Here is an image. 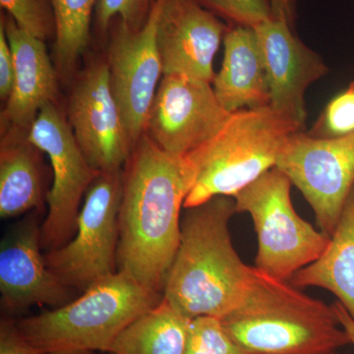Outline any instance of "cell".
Wrapping results in <instances>:
<instances>
[{"instance_id":"obj_1","label":"cell","mask_w":354,"mask_h":354,"mask_svg":"<svg viewBox=\"0 0 354 354\" xmlns=\"http://www.w3.org/2000/svg\"><path fill=\"white\" fill-rule=\"evenodd\" d=\"M122 178L118 272L164 297L180 244V209L194 184V169L187 156L165 152L144 133Z\"/></svg>"},{"instance_id":"obj_2","label":"cell","mask_w":354,"mask_h":354,"mask_svg":"<svg viewBox=\"0 0 354 354\" xmlns=\"http://www.w3.org/2000/svg\"><path fill=\"white\" fill-rule=\"evenodd\" d=\"M186 209L164 298L188 318L221 319L241 304L254 272L239 258L228 230L235 200L216 196Z\"/></svg>"},{"instance_id":"obj_3","label":"cell","mask_w":354,"mask_h":354,"mask_svg":"<svg viewBox=\"0 0 354 354\" xmlns=\"http://www.w3.org/2000/svg\"><path fill=\"white\" fill-rule=\"evenodd\" d=\"M221 321L249 354H321L351 344L333 305L256 267L241 304Z\"/></svg>"},{"instance_id":"obj_4","label":"cell","mask_w":354,"mask_h":354,"mask_svg":"<svg viewBox=\"0 0 354 354\" xmlns=\"http://www.w3.org/2000/svg\"><path fill=\"white\" fill-rule=\"evenodd\" d=\"M304 131L271 106L230 113L215 136L188 153L195 172L184 208L216 196L235 197L278 164L291 135Z\"/></svg>"},{"instance_id":"obj_5","label":"cell","mask_w":354,"mask_h":354,"mask_svg":"<svg viewBox=\"0 0 354 354\" xmlns=\"http://www.w3.org/2000/svg\"><path fill=\"white\" fill-rule=\"evenodd\" d=\"M162 297L116 272L64 306L16 322L28 341L46 353H109L120 333Z\"/></svg>"},{"instance_id":"obj_6","label":"cell","mask_w":354,"mask_h":354,"mask_svg":"<svg viewBox=\"0 0 354 354\" xmlns=\"http://www.w3.org/2000/svg\"><path fill=\"white\" fill-rule=\"evenodd\" d=\"M291 185L290 178L274 167L234 197L236 213L249 214L257 234L255 267L288 281L315 262L330 241V236L298 216Z\"/></svg>"},{"instance_id":"obj_7","label":"cell","mask_w":354,"mask_h":354,"mask_svg":"<svg viewBox=\"0 0 354 354\" xmlns=\"http://www.w3.org/2000/svg\"><path fill=\"white\" fill-rule=\"evenodd\" d=\"M122 169L101 172L88 188L71 241L44 255L62 283L85 291L118 272Z\"/></svg>"},{"instance_id":"obj_8","label":"cell","mask_w":354,"mask_h":354,"mask_svg":"<svg viewBox=\"0 0 354 354\" xmlns=\"http://www.w3.org/2000/svg\"><path fill=\"white\" fill-rule=\"evenodd\" d=\"M28 139L50 158L53 181L46 194L48 213L41 225V247L51 251L71 241L84 195L101 172L88 164L73 130L55 102L46 104Z\"/></svg>"},{"instance_id":"obj_9","label":"cell","mask_w":354,"mask_h":354,"mask_svg":"<svg viewBox=\"0 0 354 354\" xmlns=\"http://www.w3.org/2000/svg\"><path fill=\"white\" fill-rule=\"evenodd\" d=\"M276 167L309 203L321 232L332 236L354 188V134L318 139L295 133Z\"/></svg>"},{"instance_id":"obj_10","label":"cell","mask_w":354,"mask_h":354,"mask_svg":"<svg viewBox=\"0 0 354 354\" xmlns=\"http://www.w3.org/2000/svg\"><path fill=\"white\" fill-rule=\"evenodd\" d=\"M164 0H155L141 29L118 19L109 46L111 92L133 145L145 133L147 120L162 73L157 48L158 15Z\"/></svg>"},{"instance_id":"obj_11","label":"cell","mask_w":354,"mask_h":354,"mask_svg":"<svg viewBox=\"0 0 354 354\" xmlns=\"http://www.w3.org/2000/svg\"><path fill=\"white\" fill-rule=\"evenodd\" d=\"M230 115L213 84L183 75H164L149 113L145 134L165 152L188 155L215 136Z\"/></svg>"},{"instance_id":"obj_12","label":"cell","mask_w":354,"mask_h":354,"mask_svg":"<svg viewBox=\"0 0 354 354\" xmlns=\"http://www.w3.org/2000/svg\"><path fill=\"white\" fill-rule=\"evenodd\" d=\"M74 136L97 172L121 171L134 150L111 92L108 62L97 60L76 79L68 104Z\"/></svg>"},{"instance_id":"obj_13","label":"cell","mask_w":354,"mask_h":354,"mask_svg":"<svg viewBox=\"0 0 354 354\" xmlns=\"http://www.w3.org/2000/svg\"><path fill=\"white\" fill-rule=\"evenodd\" d=\"M227 28L196 0H164L157 25V48L164 75L213 83L214 58Z\"/></svg>"},{"instance_id":"obj_14","label":"cell","mask_w":354,"mask_h":354,"mask_svg":"<svg viewBox=\"0 0 354 354\" xmlns=\"http://www.w3.org/2000/svg\"><path fill=\"white\" fill-rule=\"evenodd\" d=\"M41 248V227L35 216L21 221L2 239L0 293L6 313H17L32 305L57 308L74 299L76 290L50 271Z\"/></svg>"},{"instance_id":"obj_15","label":"cell","mask_w":354,"mask_h":354,"mask_svg":"<svg viewBox=\"0 0 354 354\" xmlns=\"http://www.w3.org/2000/svg\"><path fill=\"white\" fill-rule=\"evenodd\" d=\"M269 80L270 106L305 128V94L310 85L329 72L322 57L309 48L286 21L272 19L256 26Z\"/></svg>"},{"instance_id":"obj_16","label":"cell","mask_w":354,"mask_h":354,"mask_svg":"<svg viewBox=\"0 0 354 354\" xmlns=\"http://www.w3.org/2000/svg\"><path fill=\"white\" fill-rule=\"evenodd\" d=\"M1 23L15 62V80L1 113V132L14 130L29 134L32 123L46 104L55 102L57 75L44 41L8 16Z\"/></svg>"},{"instance_id":"obj_17","label":"cell","mask_w":354,"mask_h":354,"mask_svg":"<svg viewBox=\"0 0 354 354\" xmlns=\"http://www.w3.org/2000/svg\"><path fill=\"white\" fill-rule=\"evenodd\" d=\"M223 64L213 81L216 99L230 113L270 106L269 80L255 28L228 25Z\"/></svg>"},{"instance_id":"obj_18","label":"cell","mask_w":354,"mask_h":354,"mask_svg":"<svg viewBox=\"0 0 354 354\" xmlns=\"http://www.w3.org/2000/svg\"><path fill=\"white\" fill-rule=\"evenodd\" d=\"M0 147V216L16 218L43 206L41 151L28 134L2 132Z\"/></svg>"},{"instance_id":"obj_19","label":"cell","mask_w":354,"mask_h":354,"mask_svg":"<svg viewBox=\"0 0 354 354\" xmlns=\"http://www.w3.org/2000/svg\"><path fill=\"white\" fill-rule=\"evenodd\" d=\"M297 288H322L337 297L354 321V188L322 255L290 279Z\"/></svg>"},{"instance_id":"obj_20","label":"cell","mask_w":354,"mask_h":354,"mask_svg":"<svg viewBox=\"0 0 354 354\" xmlns=\"http://www.w3.org/2000/svg\"><path fill=\"white\" fill-rule=\"evenodd\" d=\"M192 319L162 301L127 326L111 344V354H183Z\"/></svg>"},{"instance_id":"obj_21","label":"cell","mask_w":354,"mask_h":354,"mask_svg":"<svg viewBox=\"0 0 354 354\" xmlns=\"http://www.w3.org/2000/svg\"><path fill=\"white\" fill-rule=\"evenodd\" d=\"M55 10L57 35L55 57L59 72L69 78L77 62L88 48L91 21L97 0H51Z\"/></svg>"},{"instance_id":"obj_22","label":"cell","mask_w":354,"mask_h":354,"mask_svg":"<svg viewBox=\"0 0 354 354\" xmlns=\"http://www.w3.org/2000/svg\"><path fill=\"white\" fill-rule=\"evenodd\" d=\"M318 139H335L354 134V80L324 108L309 131Z\"/></svg>"},{"instance_id":"obj_23","label":"cell","mask_w":354,"mask_h":354,"mask_svg":"<svg viewBox=\"0 0 354 354\" xmlns=\"http://www.w3.org/2000/svg\"><path fill=\"white\" fill-rule=\"evenodd\" d=\"M21 29L41 41L55 39L57 24L51 0H0Z\"/></svg>"},{"instance_id":"obj_24","label":"cell","mask_w":354,"mask_h":354,"mask_svg":"<svg viewBox=\"0 0 354 354\" xmlns=\"http://www.w3.org/2000/svg\"><path fill=\"white\" fill-rule=\"evenodd\" d=\"M183 354H249L228 335L221 319L201 316L192 319Z\"/></svg>"},{"instance_id":"obj_25","label":"cell","mask_w":354,"mask_h":354,"mask_svg":"<svg viewBox=\"0 0 354 354\" xmlns=\"http://www.w3.org/2000/svg\"><path fill=\"white\" fill-rule=\"evenodd\" d=\"M198 3L223 18L230 25L256 27L272 19L270 0H196Z\"/></svg>"},{"instance_id":"obj_26","label":"cell","mask_w":354,"mask_h":354,"mask_svg":"<svg viewBox=\"0 0 354 354\" xmlns=\"http://www.w3.org/2000/svg\"><path fill=\"white\" fill-rule=\"evenodd\" d=\"M155 0H97L95 17L102 31L109 29L111 21L118 18L132 29L145 24Z\"/></svg>"},{"instance_id":"obj_27","label":"cell","mask_w":354,"mask_h":354,"mask_svg":"<svg viewBox=\"0 0 354 354\" xmlns=\"http://www.w3.org/2000/svg\"><path fill=\"white\" fill-rule=\"evenodd\" d=\"M0 354H48L35 346L8 317L0 322Z\"/></svg>"},{"instance_id":"obj_28","label":"cell","mask_w":354,"mask_h":354,"mask_svg":"<svg viewBox=\"0 0 354 354\" xmlns=\"http://www.w3.org/2000/svg\"><path fill=\"white\" fill-rule=\"evenodd\" d=\"M15 80V62L3 24L0 23V97L7 102Z\"/></svg>"},{"instance_id":"obj_29","label":"cell","mask_w":354,"mask_h":354,"mask_svg":"<svg viewBox=\"0 0 354 354\" xmlns=\"http://www.w3.org/2000/svg\"><path fill=\"white\" fill-rule=\"evenodd\" d=\"M272 18L286 21L295 29L297 21V0H270Z\"/></svg>"},{"instance_id":"obj_30","label":"cell","mask_w":354,"mask_h":354,"mask_svg":"<svg viewBox=\"0 0 354 354\" xmlns=\"http://www.w3.org/2000/svg\"><path fill=\"white\" fill-rule=\"evenodd\" d=\"M334 307L335 316H337V321L339 325L342 326V329L346 330V334L348 335L349 339H351V344L354 346V321L351 315L344 308V306L339 301H335L333 304Z\"/></svg>"},{"instance_id":"obj_31","label":"cell","mask_w":354,"mask_h":354,"mask_svg":"<svg viewBox=\"0 0 354 354\" xmlns=\"http://www.w3.org/2000/svg\"><path fill=\"white\" fill-rule=\"evenodd\" d=\"M48 354H95L94 351H57V353H51Z\"/></svg>"},{"instance_id":"obj_32","label":"cell","mask_w":354,"mask_h":354,"mask_svg":"<svg viewBox=\"0 0 354 354\" xmlns=\"http://www.w3.org/2000/svg\"><path fill=\"white\" fill-rule=\"evenodd\" d=\"M321 354H342V353H339V351H332V353H321Z\"/></svg>"}]
</instances>
